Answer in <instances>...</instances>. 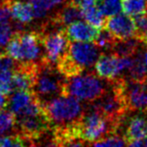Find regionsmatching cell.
Here are the masks:
<instances>
[{"instance_id":"cell-10","label":"cell","mask_w":147,"mask_h":147,"mask_svg":"<svg viewBox=\"0 0 147 147\" xmlns=\"http://www.w3.org/2000/svg\"><path fill=\"white\" fill-rule=\"evenodd\" d=\"M104 27L109 30L114 38L117 39H125L136 35V26L134 19L125 13H117L110 16L105 21Z\"/></svg>"},{"instance_id":"cell-27","label":"cell","mask_w":147,"mask_h":147,"mask_svg":"<svg viewBox=\"0 0 147 147\" xmlns=\"http://www.w3.org/2000/svg\"><path fill=\"white\" fill-rule=\"evenodd\" d=\"M51 131L48 134L44 135L43 137L34 141L33 147H61L59 145V143L53 137Z\"/></svg>"},{"instance_id":"cell-19","label":"cell","mask_w":147,"mask_h":147,"mask_svg":"<svg viewBox=\"0 0 147 147\" xmlns=\"http://www.w3.org/2000/svg\"><path fill=\"white\" fill-rule=\"evenodd\" d=\"M81 11L82 14V18L94 27L98 28V29H101L105 26L106 20L104 19V15L96 7V5L82 9H81Z\"/></svg>"},{"instance_id":"cell-22","label":"cell","mask_w":147,"mask_h":147,"mask_svg":"<svg viewBox=\"0 0 147 147\" xmlns=\"http://www.w3.org/2000/svg\"><path fill=\"white\" fill-rule=\"evenodd\" d=\"M127 140L120 133H114L98 141L89 142L87 147H125Z\"/></svg>"},{"instance_id":"cell-35","label":"cell","mask_w":147,"mask_h":147,"mask_svg":"<svg viewBox=\"0 0 147 147\" xmlns=\"http://www.w3.org/2000/svg\"><path fill=\"white\" fill-rule=\"evenodd\" d=\"M144 145H145V147H147V139L144 141Z\"/></svg>"},{"instance_id":"cell-9","label":"cell","mask_w":147,"mask_h":147,"mask_svg":"<svg viewBox=\"0 0 147 147\" xmlns=\"http://www.w3.org/2000/svg\"><path fill=\"white\" fill-rule=\"evenodd\" d=\"M120 82L128 111L131 113L147 110V87L144 82L125 78H120Z\"/></svg>"},{"instance_id":"cell-4","label":"cell","mask_w":147,"mask_h":147,"mask_svg":"<svg viewBox=\"0 0 147 147\" xmlns=\"http://www.w3.org/2000/svg\"><path fill=\"white\" fill-rule=\"evenodd\" d=\"M66 77L63 76L56 67L40 61L36 77L33 92L43 105L51 99L64 96Z\"/></svg>"},{"instance_id":"cell-3","label":"cell","mask_w":147,"mask_h":147,"mask_svg":"<svg viewBox=\"0 0 147 147\" xmlns=\"http://www.w3.org/2000/svg\"><path fill=\"white\" fill-rule=\"evenodd\" d=\"M109 84L95 74L82 72L76 76L66 78L64 96H71L81 101L91 103L106 92Z\"/></svg>"},{"instance_id":"cell-36","label":"cell","mask_w":147,"mask_h":147,"mask_svg":"<svg viewBox=\"0 0 147 147\" xmlns=\"http://www.w3.org/2000/svg\"><path fill=\"white\" fill-rule=\"evenodd\" d=\"M145 112H146V114H147V110H145Z\"/></svg>"},{"instance_id":"cell-1","label":"cell","mask_w":147,"mask_h":147,"mask_svg":"<svg viewBox=\"0 0 147 147\" xmlns=\"http://www.w3.org/2000/svg\"><path fill=\"white\" fill-rule=\"evenodd\" d=\"M98 58V51L95 44L73 41L69 44L66 55L56 64V69L66 78L73 77L91 67Z\"/></svg>"},{"instance_id":"cell-26","label":"cell","mask_w":147,"mask_h":147,"mask_svg":"<svg viewBox=\"0 0 147 147\" xmlns=\"http://www.w3.org/2000/svg\"><path fill=\"white\" fill-rule=\"evenodd\" d=\"M12 91V71L0 72V94L8 96Z\"/></svg>"},{"instance_id":"cell-30","label":"cell","mask_w":147,"mask_h":147,"mask_svg":"<svg viewBox=\"0 0 147 147\" xmlns=\"http://www.w3.org/2000/svg\"><path fill=\"white\" fill-rule=\"evenodd\" d=\"M17 63L8 55H0V72L2 71H13L16 67Z\"/></svg>"},{"instance_id":"cell-24","label":"cell","mask_w":147,"mask_h":147,"mask_svg":"<svg viewBox=\"0 0 147 147\" xmlns=\"http://www.w3.org/2000/svg\"><path fill=\"white\" fill-rule=\"evenodd\" d=\"M96 5L107 17L119 13L122 9L121 0H96Z\"/></svg>"},{"instance_id":"cell-15","label":"cell","mask_w":147,"mask_h":147,"mask_svg":"<svg viewBox=\"0 0 147 147\" xmlns=\"http://www.w3.org/2000/svg\"><path fill=\"white\" fill-rule=\"evenodd\" d=\"M10 9L13 19L23 24H29L34 19L33 8L29 2L12 0L10 3Z\"/></svg>"},{"instance_id":"cell-14","label":"cell","mask_w":147,"mask_h":147,"mask_svg":"<svg viewBox=\"0 0 147 147\" xmlns=\"http://www.w3.org/2000/svg\"><path fill=\"white\" fill-rule=\"evenodd\" d=\"M82 19L84 18H82L81 9L77 8L76 6L67 2V4L60 10H58L55 15H53L50 20L58 27L64 28L65 26H69V24Z\"/></svg>"},{"instance_id":"cell-29","label":"cell","mask_w":147,"mask_h":147,"mask_svg":"<svg viewBox=\"0 0 147 147\" xmlns=\"http://www.w3.org/2000/svg\"><path fill=\"white\" fill-rule=\"evenodd\" d=\"M11 1L0 2V24L9 23L11 18V9H10Z\"/></svg>"},{"instance_id":"cell-31","label":"cell","mask_w":147,"mask_h":147,"mask_svg":"<svg viewBox=\"0 0 147 147\" xmlns=\"http://www.w3.org/2000/svg\"><path fill=\"white\" fill-rule=\"evenodd\" d=\"M67 2L74 6H76L77 8H79L80 9L96 5V0H69Z\"/></svg>"},{"instance_id":"cell-2","label":"cell","mask_w":147,"mask_h":147,"mask_svg":"<svg viewBox=\"0 0 147 147\" xmlns=\"http://www.w3.org/2000/svg\"><path fill=\"white\" fill-rule=\"evenodd\" d=\"M121 131L120 125L98 112L92 103L84 106L82 116L78 122V132L82 140L92 142Z\"/></svg>"},{"instance_id":"cell-21","label":"cell","mask_w":147,"mask_h":147,"mask_svg":"<svg viewBox=\"0 0 147 147\" xmlns=\"http://www.w3.org/2000/svg\"><path fill=\"white\" fill-rule=\"evenodd\" d=\"M34 141L21 133L0 137V147H33Z\"/></svg>"},{"instance_id":"cell-8","label":"cell","mask_w":147,"mask_h":147,"mask_svg":"<svg viewBox=\"0 0 147 147\" xmlns=\"http://www.w3.org/2000/svg\"><path fill=\"white\" fill-rule=\"evenodd\" d=\"M16 122L18 133L26 136L33 141L48 134L53 127L46 112L16 117Z\"/></svg>"},{"instance_id":"cell-33","label":"cell","mask_w":147,"mask_h":147,"mask_svg":"<svg viewBox=\"0 0 147 147\" xmlns=\"http://www.w3.org/2000/svg\"><path fill=\"white\" fill-rule=\"evenodd\" d=\"M8 104H9V98L7 96V95L0 94V112L2 110H4L5 108H7Z\"/></svg>"},{"instance_id":"cell-5","label":"cell","mask_w":147,"mask_h":147,"mask_svg":"<svg viewBox=\"0 0 147 147\" xmlns=\"http://www.w3.org/2000/svg\"><path fill=\"white\" fill-rule=\"evenodd\" d=\"M44 109L53 127H61L78 123L84 106L71 96H59L46 102Z\"/></svg>"},{"instance_id":"cell-6","label":"cell","mask_w":147,"mask_h":147,"mask_svg":"<svg viewBox=\"0 0 147 147\" xmlns=\"http://www.w3.org/2000/svg\"><path fill=\"white\" fill-rule=\"evenodd\" d=\"M15 33L20 45L21 61L22 63H38L40 62L42 53V36L39 30L21 31ZM43 48V47H42Z\"/></svg>"},{"instance_id":"cell-11","label":"cell","mask_w":147,"mask_h":147,"mask_svg":"<svg viewBox=\"0 0 147 147\" xmlns=\"http://www.w3.org/2000/svg\"><path fill=\"white\" fill-rule=\"evenodd\" d=\"M123 136L127 142L147 137V114L145 111H140L138 114L125 118L122 127Z\"/></svg>"},{"instance_id":"cell-28","label":"cell","mask_w":147,"mask_h":147,"mask_svg":"<svg viewBox=\"0 0 147 147\" xmlns=\"http://www.w3.org/2000/svg\"><path fill=\"white\" fill-rule=\"evenodd\" d=\"M13 35V27L9 23L0 24V46H5Z\"/></svg>"},{"instance_id":"cell-7","label":"cell","mask_w":147,"mask_h":147,"mask_svg":"<svg viewBox=\"0 0 147 147\" xmlns=\"http://www.w3.org/2000/svg\"><path fill=\"white\" fill-rule=\"evenodd\" d=\"M132 63L130 57L118 56L115 53H103L96 61V75L105 80L113 81L125 70H128Z\"/></svg>"},{"instance_id":"cell-20","label":"cell","mask_w":147,"mask_h":147,"mask_svg":"<svg viewBox=\"0 0 147 147\" xmlns=\"http://www.w3.org/2000/svg\"><path fill=\"white\" fill-rule=\"evenodd\" d=\"M65 0H28L32 5L34 12V18L40 19L43 18L50 9L59 6Z\"/></svg>"},{"instance_id":"cell-25","label":"cell","mask_w":147,"mask_h":147,"mask_svg":"<svg viewBox=\"0 0 147 147\" xmlns=\"http://www.w3.org/2000/svg\"><path fill=\"white\" fill-rule=\"evenodd\" d=\"M116 40L117 38H114L109 30H107L106 28H104V29L101 28L93 42L98 49L112 50Z\"/></svg>"},{"instance_id":"cell-23","label":"cell","mask_w":147,"mask_h":147,"mask_svg":"<svg viewBox=\"0 0 147 147\" xmlns=\"http://www.w3.org/2000/svg\"><path fill=\"white\" fill-rule=\"evenodd\" d=\"M124 13L131 17L146 14V0H121Z\"/></svg>"},{"instance_id":"cell-18","label":"cell","mask_w":147,"mask_h":147,"mask_svg":"<svg viewBox=\"0 0 147 147\" xmlns=\"http://www.w3.org/2000/svg\"><path fill=\"white\" fill-rule=\"evenodd\" d=\"M18 133L16 116L10 111L0 112V137Z\"/></svg>"},{"instance_id":"cell-16","label":"cell","mask_w":147,"mask_h":147,"mask_svg":"<svg viewBox=\"0 0 147 147\" xmlns=\"http://www.w3.org/2000/svg\"><path fill=\"white\" fill-rule=\"evenodd\" d=\"M36 98V94L33 91H15V93L9 99L8 107L10 112L15 115L26 108Z\"/></svg>"},{"instance_id":"cell-37","label":"cell","mask_w":147,"mask_h":147,"mask_svg":"<svg viewBox=\"0 0 147 147\" xmlns=\"http://www.w3.org/2000/svg\"><path fill=\"white\" fill-rule=\"evenodd\" d=\"M0 55H1V51H0Z\"/></svg>"},{"instance_id":"cell-32","label":"cell","mask_w":147,"mask_h":147,"mask_svg":"<svg viewBox=\"0 0 147 147\" xmlns=\"http://www.w3.org/2000/svg\"><path fill=\"white\" fill-rule=\"evenodd\" d=\"M87 144H88L87 142L78 138V139H73L69 142L64 143L62 147H87Z\"/></svg>"},{"instance_id":"cell-34","label":"cell","mask_w":147,"mask_h":147,"mask_svg":"<svg viewBox=\"0 0 147 147\" xmlns=\"http://www.w3.org/2000/svg\"><path fill=\"white\" fill-rule=\"evenodd\" d=\"M127 147H145L144 142L142 140H136V141H131L128 142Z\"/></svg>"},{"instance_id":"cell-12","label":"cell","mask_w":147,"mask_h":147,"mask_svg":"<svg viewBox=\"0 0 147 147\" xmlns=\"http://www.w3.org/2000/svg\"><path fill=\"white\" fill-rule=\"evenodd\" d=\"M67 38L71 41L91 42L98 35V28L82 20L69 24L65 29Z\"/></svg>"},{"instance_id":"cell-17","label":"cell","mask_w":147,"mask_h":147,"mask_svg":"<svg viewBox=\"0 0 147 147\" xmlns=\"http://www.w3.org/2000/svg\"><path fill=\"white\" fill-rule=\"evenodd\" d=\"M142 42L136 37H132L125 39H117L114 43L112 51L118 56L130 57L134 55ZM144 44V43H143Z\"/></svg>"},{"instance_id":"cell-13","label":"cell","mask_w":147,"mask_h":147,"mask_svg":"<svg viewBox=\"0 0 147 147\" xmlns=\"http://www.w3.org/2000/svg\"><path fill=\"white\" fill-rule=\"evenodd\" d=\"M144 45V49L140 50L139 48L136 52L131 66L128 69L130 80L140 82H144L147 79V44Z\"/></svg>"}]
</instances>
